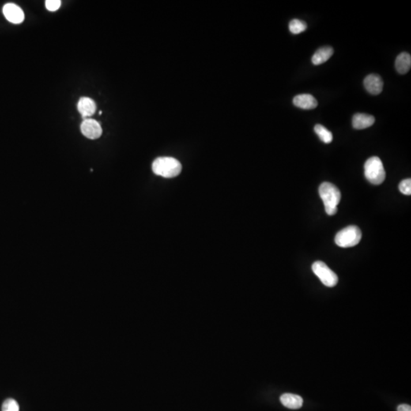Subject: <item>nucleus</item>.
I'll use <instances>...</instances> for the list:
<instances>
[{"mask_svg": "<svg viewBox=\"0 0 411 411\" xmlns=\"http://www.w3.org/2000/svg\"><path fill=\"white\" fill-rule=\"evenodd\" d=\"M319 195L325 204V212L329 216L337 213V205L341 200V193L335 185L324 182L319 187Z\"/></svg>", "mask_w": 411, "mask_h": 411, "instance_id": "nucleus-1", "label": "nucleus"}, {"mask_svg": "<svg viewBox=\"0 0 411 411\" xmlns=\"http://www.w3.org/2000/svg\"><path fill=\"white\" fill-rule=\"evenodd\" d=\"M182 170V164L174 158L159 157L152 163L153 172L163 178H175L180 175Z\"/></svg>", "mask_w": 411, "mask_h": 411, "instance_id": "nucleus-2", "label": "nucleus"}, {"mask_svg": "<svg viewBox=\"0 0 411 411\" xmlns=\"http://www.w3.org/2000/svg\"><path fill=\"white\" fill-rule=\"evenodd\" d=\"M365 176L370 183L379 185L385 179V171L381 159L376 156L370 158L364 165Z\"/></svg>", "mask_w": 411, "mask_h": 411, "instance_id": "nucleus-3", "label": "nucleus"}, {"mask_svg": "<svg viewBox=\"0 0 411 411\" xmlns=\"http://www.w3.org/2000/svg\"><path fill=\"white\" fill-rule=\"evenodd\" d=\"M362 238L361 230L356 226H349L336 235L335 243L339 247H351L357 246Z\"/></svg>", "mask_w": 411, "mask_h": 411, "instance_id": "nucleus-4", "label": "nucleus"}, {"mask_svg": "<svg viewBox=\"0 0 411 411\" xmlns=\"http://www.w3.org/2000/svg\"><path fill=\"white\" fill-rule=\"evenodd\" d=\"M312 270L314 274L322 281V284L326 287H335L338 283L337 274L322 261L314 262L312 265Z\"/></svg>", "mask_w": 411, "mask_h": 411, "instance_id": "nucleus-5", "label": "nucleus"}, {"mask_svg": "<svg viewBox=\"0 0 411 411\" xmlns=\"http://www.w3.org/2000/svg\"><path fill=\"white\" fill-rule=\"evenodd\" d=\"M81 132L87 138L95 140L102 136V128L97 121L85 119L81 124Z\"/></svg>", "mask_w": 411, "mask_h": 411, "instance_id": "nucleus-6", "label": "nucleus"}, {"mask_svg": "<svg viewBox=\"0 0 411 411\" xmlns=\"http://www.w3.org/2000/svg\"><path fill=\"white\" fill-rule=\"evenodd\" d=\"M4 16L8 21L13 24H20L24 19V12L19 5L14 3L5 4L2 9Z\"/></svg>", "mask_w": 411, "mask_h": 411, "instance_id": "nucleus-7", "label": "nucleus"}, {"mask_svg": "<svg viewBox=\"0 0 411 411\" xmlns=\"http://www.w3.org/2000/svg\"><path fill=\"white\" fill-rule=\"evenodd\" d=\"M383 85V81L378 75H369L364 80L365 88L371 95H379L382 92Z\"/></svg>", "mask_w": 411, "mask_h": 411, "instance_id": "nucleus-8", "label": "nucleus"}, {"mask_svg": "<svg viewBox=\"0 0 411 411\" xmlns=\"http://www.w3.org/2000/svg\"><path fill=\"white\" fill-rule=\"evenodd\" d=\"M293 104L299 108L310 110L318 106L316 99L309 94H301L293 99Z\"/></svg>", "mask_w": 411, "mask_h": 411, "instance_id": "nucleus-9", "label": "nucleus"}, {"mask_svg": "<svg viewBox=\"0 0 411 411\" xmlns=\"http://www.w3.org/2000/svg\"><path fill=\"white\" fill-rule=\"evenodd\" d=\"M375 123V118L367 114H355L352 118V126L356 130H363L372 126Z\"/></svg>", "mask_w": 411, "mask_h": 411, "instance_id": "nucleus-10", "label": "nucleus"}, {"mask_svg": "<svg viewBox=\"0 0 411 411\" xmlns=\"http://www.w3.org/2000/svg\"><path fill=\"white\" fill-rule=\"evenodd\" d=\"M78 111L83 118H88L93 115L96 111V104L92 99L83 97L80 99L78 103Z\"/></svg>", "mask_w": 411, "mask_h": 411, "instance_id": "nucleus-11", "label": "nucleus"}, {"mask_svg": "<svg viewBox=\"0 0 411 411\" xmlns=\"http://www.w3.org/2000/svg\"><path fill=\"white\" fill-rule=\"evenodd\" d=\"M282 404L288 409H299L303 405V397L297 394H284L280 397Z\"/></svg>", "mask_w": 411, "mask_h": 411, "instance_id": "nucleus-12", "label": "nucleus"}, {"mask_svg": "<svg viewBox=\"0 0 411 411\" xmlns=\"http://www.w3.org/2000/svg\"><path fill=\"white\" fill-rule=\"evenodd\" d=\"M333 54V49L331 47H321L314 53L311 58V61L314 65H316V66L321 65L329 61Z\"/></svg>", "mask_w": 411, "mask_h": 411, "instance_id": "nucleus-13", "label": "nucleus"}, {"mask_svg": "<svg viewBox=\"0 0 411 411\" xmlns=\"http://www.w3.org/2000/svg\"><path fill=\"white\" fill-rule=\"evenodd\" d=\"M411 66V57L408 53L403 52L397 56L395 61V68L400 74H406Z\"/></svg>", "mask_w": 411, "mask_h": 411, "instance_id": "nucleus-14", "label": "nucleus"}, {"mask_svg": "<svg viewBox=\"0 0 411 411\" xmlns=\"http://www.w3.org/2000/svg\"><path fill=\"white\" fill-rule=\"evenodd\" d=\"M314 132L319 137L320 140L326 144H330L333 140V134L327 128L321 124H316L314 126Z\"/></svg>", "mask_w": 411, "mask_h": 411, "instance_id": "nucleus-15", "label": "nucleus"}, {"mask_svg": "<svg viewBox=\"0 0 411 411\" xmlns=\"http://www.w3.org/2000/svg\"><path fill=\"white\" fill-rule=\"evenodd\" d=\"M289 31L291 33L294 35H299V34L304 32L307 29V24L305 21H301L299 19H292V21L289 22Z\"/></svg>", "mask_w": 411, "mask_h": 411, "instance_id": "nucleus-16", "label": "nucleus"}, {"mask_svg": "<svg viewBox=\"0 0 411 411\" xmlns=\"http://www.w3.org/2000/svg\"><path fill=\"white\" fill-rule=\"evenodd\" d=\"M2 411H19V405L16 400L8 398L2 405Z\"/></svg>", "mask_w": 411, "mask_h": 411, "instance_id": "nucleus-17", "label": "nucleus"}, {"mask_svg": "<svg viewBox=\"0 0 411 411\" xmlns=\"http://www.w3.org/2000/svg\"><path fill=\"white\" fill-rule=\"evenodd\" d=\"M399 190L403 194H405V195H411V178H408V179L403 180L402 182L400 183L399 185Z\"/></svg>", "mask_w": 411, "mask_h": 411, "instance_id": "nucleus-18", "label": "nucleus"}, {"mask_svg": "<svg viewBox=\"0 0 411 411\" xmlns=\"http://www.w3.org/2000/svg\"><path fill=\"white\" fill-rule=\"evenodd\" d=\"M45 5L49 11L54 12L61 7V2L60 0H47L45 2Z\"/></svg>", "mask_w": 411, "mask_h": 411, "instance_id": "nucleus-19", "label": "nucleus"}, {"mask_svg": "<svg viewBox=\"0 0 411 411\" xmlns=\"http://www.w3.org/2000/svg\"><path fill=\"white\" fill-rule=\"evenodd\" d=\"M397 411H411V408L408 404H401L397 408Z\"/></svg>", "mask_w": 411, "mask_h": 411, "instance_id": "nucleus-20", "label": "nucleus"}]
</instances>
